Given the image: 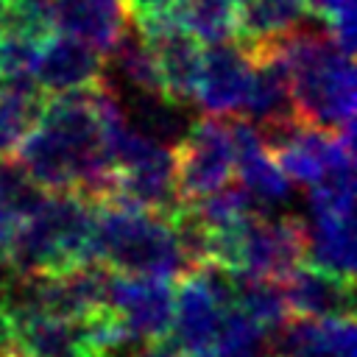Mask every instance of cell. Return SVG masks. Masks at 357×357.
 I'll list each match as a JSON object with an SVG mask.
<instances>
[{"instance_id": "1", "label": "cell", "mask_w": 357, "mask_h": 357, "mask_svg": "<svg viewBox=\"0 0 357 357\" xmlns=\"http://www.w3.org/2000/svg\"><path fill=\"white\" fill-rule=\"evenodd\" d=\"M11 153L45 192L73 190L92 204L114 192V162L92 106V86L45 98L36 123Z\"/></svg>"}, {"instance_id": "2", "label": "cell", "mask_w": 357, "mask_h": 357, "mask_svg": "<svg viewBox=\"0 0 357 357\" xmlns=\"http://www.w3.org/2000/svg\"><path fill=\"white\" fill-rule=\"evenodd\" d=\"M279 50L290 75L293 114L315 128L340 131L354 126L357 78L351 56L343 53L329 33H287Z\"/></svg>"}, {"instance_id": "3", "label": "cell", "mask_w": 357, "mask_h": 357, "mask_svg": "<svg viewBox=\"0 0 357 357\" xmlns=\"http://www.w3.org/2000/svg\"><path fill=\"white\" fill-rule=\"evenodd\" d=\"M92 226V201L73 190L45 192V198L17 223L3 257L17 276L59 273L81 262H95Z\"/></svg>"}, {"instance_id": "4", "label": "cell", "mask_w": 357, "mask_h": 357, "mask_svg": "<svg viewBox=\"0 0 357 357\" xmlns=\"http://www.w3.org/2000/svg\"><path fill=\"white\" fill-rule=\"evenodd\" d=\"M92 259L117 273L176 279L187 271L170 218L120 201L95 204Z\"/></svg>"}, {"instance_id": "5", "label": "cell", "mask_w": 357, "mask_h": 357, "mask_svg": "<svg viewBox=\"0 0 357 357\" xmlns=\"http://www.w3.org/2000/svg\"><path fill=\"white\" fill-rule=\"evenodd\" d=\"M234 282L231 273L215 265H198L181 273L173 287V315H170V343L178 351L212 349L218 337L220 318L231 307Z\"/></svg>"}, {"instance_id": "6", "label": "cell", "mask_w": 357, "mask_h": 357, "mask_svg": "<svg viewBox=\"0 0 357 357\" xmlns=\"http://www.w3.org/2000/svg\"><path fill=\"white\" fill-rule=\"evenodd\" d=\"M304 223L298 218H265L251 212L234 223V271L251 279L284 282L304 262Z\"/></svg>"}, {"instance_id": "7", "label": "cell", "mask_w": 357, "mask_h": 357, "mask_svg": "<svg viewBox=\"0 0 357 357\" xmlns=\"http://www.w3.org/2000/svg\"><path fill=\"white\" fill-rule=\"evenodd\" d=\"M173 162L181 204L223 187L234 173V142L229 126L215 117L190 123L184 137L173 145Z\"/></svg>"}, {"instance_id": "8", "label": "cell", "mask_w": 357, "mask_h": 357, "mask_svg": "<svg viewBox=\"0 0 357 357\" xmlns=\"http://www.w3.org/2000/svg\"><path fill=\"white\" fill-rule=\"evenodd\" d=\"M106 307L117 315L128 343L165 337L173 315V284L165 276H137L112 271Z\"/></svg>"}, {"instance_id": "9", "label": "cell", "mask_w": 357, "mask_h": 357, "mask_svg": "<svg viewBox=\"0 0 357 357\" xmlns=\"http://www.w3.org/2000/svg\"><path fill=\"white\" fill-rule=\"evenodd\" d=\"M251 84V56L226 42H212L201 59V75L195 86V103L209 117L237 114L243 112L245 95Z\"/></svg>"}, {"instance_id": "10", "label": "cell", "mask_w": 357, "mask_h": 357, "mask_svg": "<svg viewBox=\"0 0 357 357\" xmlns=\"http://www.w3.org/2000/svg\"><path fill=\"white\" fill-rule=\"evenodd\" d=\"M98 81H103V61L98 50L67 33H50L42 39L33 64V84L42 92H75L89 89Z\"/></svg>"}, {"instance_id": "11", "label": "cell", "mask_w": 357, "mask_h": 357, "mask_svg": "<svg viewBox=\"0 0 357 357\" xmlns=\"http://www.w3.org/2000/svg\"><path fill=\"white\" fill-rule=\"evenodd\" d=\"M231 142H234V170L240 176V187L251 195L257 212H268L282 206L290 195V181L279 170L271 148L262 142L259 131L251 123H231Z\"/></svg>"}, {"instance_id": "12", "label": "cell", "mask_w": 357, "mask_h": 357, "mask_svg": "<svg viewBox=\"0 0 357 357\" xmlns=\"http://www.w3.org/2000/svg\"><path fill=\"white\" fill-rule=\"evenodd\" d=\"M8 315L14 326L11 357H92L81 318H61L42 310Z\"/></svg>"}, {"instance_id": "13", "label": "cell", "mask_w": 357, "mask_h": 357, "mask_svg": "<svg viewBox=\"0 0 357 357\" xmlns=\"http://www.w3.org/2000/svg\"><path fill=\"white\" fill-rule=\"evenodd\" d=\"M245 53L251 56V84L243 103V114H248V120L259 126L296 117L290 103V75L279 50V39Z\"/></svg>"}, {"instance_id": "14", "label": "cell", "mask_w": 357, "mask_h": 357, "mask_svg": "<svg viewBox=\"0 0 357 357\" xmlns=\"http://www.w3.org/2000/svg\"><path fill=\"white\" fill-rule=\"evenodd\" d=\"M282 357H357V332L351 315L287 318L276 332Z\"/></svg>"}, {"instance_id": "15", "label": "cell", "mask_w": 357, "mask_h": 357, "mask_svg": "<svg viewBox=\"0 0 357 357\" xmlns=\"http://www.w3.org/2000/svg\"><path fill=\"white\" fill-rule=\"evenodd\" d=\"M53 31L89 45L98 53H109L117 36L126 31L123 0H50Z\"/></svg>"}, {"instance_id": "16", "label": "cell", "mask_w": 357, "mask_h": 357, "mask_svg": "<svg viewBox=\"0 0 357 357\" xmlns=\"http://www.w3.org/2000/svg\"><path fill=\"white\" fill-rule=\"evenodd\" d=\"M282 284L290 315L335 318V315H351L354 310L351 279L335 276L315 265H298Z\"/></svg>"}, {"instance_id": "17", "label": "cell", "mask_w": 357, "mask_h": 357, "mask_svg": "<svg viewBox=\"0 0 357 357\" xmlns=\"http://www.w3.org/2000/svg\"><path fill=\"white\" fill-rule=\"evenodd\" d=\"M145 39L151 42L153 56H156L162 95L176 103L192 100L198 75H201V59H204L201 42L184 28H167Z\"/></svg>"}, {"instance_id": "18", "label": "cell", "mask_w": 357, "mask_h": 357, "mask_svg": "<svg viewBox=\"0 0 357 357\" xmlns=\"http://www.w3.org/2000/svg\"><path fill=\"white\" fill-rule=\"evenodd\" d=\"M304 259L343 279H354V215H310Z\"/></svg>"}, {"instance_id": "19", "label": "cell", "mask_w": 357, "mask_h": 357, "mask_svg": "<svg viewBox=\"0 0 357 357\" xmlns=\"http://www.w3.org/2000/svg\"><path fill=\"white\" fill-rule=\"evenodd\" d=\"M310 14L307 0H245L237 14V31L243 50L271 45L293 33Z\"/></svg>"}, {"instance_id": "20", "label": "cell", "mask_w": 357, "mask_h": 357, "mask_svg": "<svg viewBox=\"0 0 357 357\" xmlns=\"http://www.w3.org/2000/svg\"><path fill=\"white\" fill-rule=\"evenodd\" d=\"M45 106V92L33 81H0V153L11 156Z\"/></svg>"}, {"instance_id": "21", "label": "cell", "mask_w": 357, "mask_h": 357, "mask_svg": "<svg viewBox=\"0 0 357 357\" xmlns=\"http://www.w3.org/2000/svg\"><path fill=\"white\" fill-rule=\"evenodd\" d=\"M231 282H234L231 304L237 310H243L254 324H259L268 335H273L290 318V307H287L282 282L251 279V276H237V273H231Z\"/></svg>"}, {"instance_id": "22", "label": "cell", "mask_w": 357, "mask_h": 357, "mask_svg": "<svg viewBox=\"0 0 357 357\" xmlns=\"http://www.w3.org/2000/svg\"><path fill=\"white\" fill-rule=\"evenodd\" d=\"M45 198V190L36 187L17 162H0V254L17 229V223Z\"/></svg>"}, {"instance_id": "23", "label": "cell", "mask_w": 357, "mask_h": 357, "mask_svg": "<svg viewBox=\"0 0 357 357\" xmlns=\"http://www.w3.org/2000/svg\"><path fill=\"white\" fill-rule=\"evenodd\" d=\"M112 56V67L120 73V78L134 86V92H159L162 95V84H159V70H156V56L151 42L139 33H128L123 31L117 36V42L109 47Z\"/></svg>"}, {"instance_id": "24", "label": "cell", "mask_w": 357, "mask_h": 357, "mask_svg": "<svg viewBox=\"0 0 357 357\" xmlns=\"http://www.w3.org/2000/svg\"><path fill=\"white\" fill-rule=\"evenodd\" d=\"M245 0H184L181 28L198 42H226L237 31V14Z\"/></svg>"}, {"instance_id": "25", "label": "cell", "mask_w": 357, "mask_h": 357, "mask_svg": "<svg viewBox=\"0 0 357 357\" xmlns=\"http://www.w3.org/2000/svg\"><path fill=\"white\" fill-rule=\"evenodd\" d=\"M134 128L159 139L165 145H176L190 128V117L181 112V103L159 95V92H137L134 98Z\"/></svg>"}, {"instance_id": "26", "label": "cell", "mask_w": 357, "mask_h": 357, "mask_svg": "<svg viewBox=\"0 0 357 357\" xmlns=\"http://www.w3.org/2000/svg\"><path fill=\"white\" fill-rule=\"evenodd\" d=\"M184 0H123L128 17H134L142 36H153L167 28H181Z\"/></svg>"}, {"instance_id": "27", "label": "cell", "mask_w": 357, "mask_h": 357, "mask_svg": "<svg viewBox=\"0 0 357 357\" xmlns=\"http://www.w3.org/2000/svg\"><path fill=\"white\" fill-rule=\"evenodd\" d=\"M307 3H310V11H315L326 25L335 22L337 17L354 14V0H307Z\"/></svg>"}, {"instance_id": "28", "label": "cell", "mask_w": 357, "mask_h": 357, "mask_svg": "<svg viewBox=\"0 0 357 357\" xmlns=\"http://www.w3.org/2000/svg\"><path fill=\"white\" fill-rule=\"evenodd\" d=\"M134 357H178V349H176L170 340L156 337V340H145L142 349H139Z\"/></svg>"}, {"instance_id": "29", "label": "cell", "mask_w": 357, "mask_h": 357, "mask_svg": "<svg viewBox=\"0 0 357 357\" xmlns=\"http://www.w3.org/2000/svg\"><path fill=\"white\" fill-rule=\"evenodd\" d=\"M11 346H14V326H11V315L6 312V307L0 304V357H11Z\"/></svg>"}, {"instance_id": "30", "label": "cell", "mask_w": 357, "mask_h": 357, "mask_svg": "<svg viewBox=\"0 0 357 357\" xmlns=\"http://www.w3.org/2000/svg\"><path fill=\"white\" fill-rule=\"evenodd\" d=\"M6 8H8V0H0V25H3V17H6Z\"/></svg>"}, {"instance_id": "31", "label": "cell", "mask_w": 357, "mask_h": 357, "mask_svg": "<svg viewBox=\"0 0 357 357\" xmlns=\"http://www.w3.org/2000/svg\"><path fill=\"white\" fill-rule=\"evenodd\" d=\"M279 357H282V354H279Z\"/></svg>"}]
</instances>
